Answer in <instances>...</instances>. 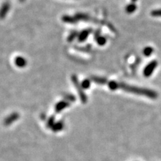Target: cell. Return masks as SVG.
<instances>
[{"instance_id":"obj_1","label":"cell","mask_w":161,"mask_h":161,"mask_svg":"<svg viewBox=\"0 0 161 161\" xmlns=\"http://www.w3.org/2000/svg\"><path fill=\"white\" fill-rule=\"evenodd\" d=\"M119 89H122L126 92L135 93L137 95H145L151 99H156L158 97L157 93L155 92V91L148 89L134 87V86L126 85L123 83H119Z\"/></svg>"},{"instance_id":"obj_2","label":"cell","mask_w":161,"mask_h":161,"mask_svg":"<svg viewBox=\"0 0 161 161\" xmlns=\"http://www.w3.org/2000/svg\"><path fill=\"white\" fill-rule=\"evenodd\" d=\"M71 79L72 81H73V83L74 84V87L77 88V89L78 91V93L79 95H80V98L81 99V101L83 103V104H85L86 102H87V96H86V95L85 94V93L83 92V88L81 87L80 83L79 82V80L77 79V77L76 75H74V74H73L71 77Z\"/></svg>"},{"instance_id":"obj_3","label":"cell","mask_w":161,"mask_h":161,"mask_svg":"<svg viewBox=\"0 0 161 161\" xmlns=\"http://www.w3.org/2000/svg\"><path fill=\"white\" fill-rule=\"evenodd\" d=\"M157 65L158 62L156 61V60H152L150 63L147 65V66L144 68L143 71L144 77H149L151 76V74H152L155 69L157 67Z\"/></svg>"},{"instance_id":"obj_4","label":"cell","mask_w":161,"mask_h":161,"mask_svg":"<svg viewBox=\"0 0 161 161\" xmlns=\"http://www.w3.org/2000/svg\"><path fill=\"white\" fill-rule=\"evenodd\" d=\"M20 118V114L18 112H13L9 115L8 117H6L4 120V125L6 126H8L12 124L13 122L17 121Z\"/></svg>"},{"instance_id":"obj_5","label":"cell","mask_w":161,"mask_h":161,"mask_svg":"<svg viewBox=\"0 0 161 161\" xmlns=\"http://www.w3.org/2000/svg\"><path fill=\"white\" fill-rule=\"evenodd\" d=\"M91 32V29H87V30H84L82 32H81L80 34L78 35V40L80 43H83L87 39L89 35L90 34Z\"/></svg>"},{"instance_id":"obj_6","label":"cell","mask_w":161,"mask_h":161,"mask_svg":"<svg viewBox=\"0 0 161 161\" xmlns=\"http://www.w3.org/2000/svg\"><path fill=\"white\" fill-rule=\"evenodd\" d=\"M69 105L70 104L69 102L65 101L59 102L55 106V111L57 113H59L60 111H61L62 110V109H64L65 108H66L67 107H68Z\"/></svg>"},{"instance_id":"obj_7","label":"cell","mask_w":161,"mask_h":161,"mask_svg":"<svg viewBox=\"0 0 161 161\" xmlns=\"http://www.w3.org/2000/svg\"><path fill=\"white\" fill-rule=\"evenodd\" d=\"M62 20L65 23H68V24H76L77 23L78 20L75 18V16H63L62 18Z\"/></svg>"},{"instance_id":"obj_8","label":"cell","mask_w":161,"mask_h":161,"mask_svg":"<svg viewBox=\"0 0 161 161\" xmlns=\"http://www.w3.org/2000/svg\"><path fill=\"white\" fill-rule=\"evenodd\" d=\"M91 80L93 82L99 84V85H104V84L107 83V80L106 78L101 77L92 76L91 77Z\"/></svg>"},{"instance_id":"obj_9","label":"cell","mask_w":161,"mask_h":161,"mask_svg":"<svg viewBox=\"0 0 161 161\" xmlns=\"http://www.w3.org/2000/svg\"><path fill=\"white\" fill-rule=\"evenodd\" d=\"M75 18L77 19V20H81V21H89L91 20V18L87 14H85L84 13H77V14L74 16Z\"/></svg>"},{"instance_id":"obj_10","label":"cell","mask_w":161,"mask_h":161,"mask_svg":"<svg viewBox=\"0 0 161 161\" xmlns=\"http://www.w3.org/2000/svg\"><path fill=\"white\" fill-rule=\"evenodd\" d=\"M64 127V123L62 122H59L55 123L52 127V130L54 132H59L62 130Z\"/></svg>"},{"instance_id":"obj_11","label":"cell","mask_w":161,"mask_h":161,"mask_svg":"<svg viewBox=\"0 0 161 161\" xmlns=\"http://www.w3.org/2000/svg\"><path fill=\"white\" fill-rule=\"evenodd\" d=\"M137 8L136 5L134 3H132L128 5L126 8V11L128 13H134L135 11H136Z\"/></svg>"},{"instance_id":"obj_12","label":"cell","mask_w":161,"mask_h":161,"mask_svg":"<svg viewBox=\"0 0 161 161\" xmlns=\"http://www.w3.org/2000/svg\"><path fill=\"white\" fill-rule=\"evenodd\" d=\"M108 87L111 90L115 91L119 89V83L116 82L115 81H111L108 82Z\"/></svg>"},{"instance_id":"obj_13","label":"cell","mask_w":161,"mask_h":161,"mask_svg":"<svg viewBox=\"0 0 161 161\" xmlns=\"http://www.w3.org/2000/svg\"><path fill=\"white\" fill-rule=\"evenodd\" d=\"M154 52V49L152 47H150V46H147L143 50V54L144 56L146 57H150L152 55V54Z\"/></svg>"},{"instance_id":"obj_14","label":"cell","mask_w":161,"mask_h":161,"mask_svg":"<svg viewBox=\"0 0 161 161\" xmlns=\"http://www.w3.org/2000/svg\"><path fill=\"white\" fill-rule=\"evenodd\" d=\"M95 40H96V42L97 43V44L100 46L105 45V44H106V42H107L106 38H105V37L101 36H98L97 38H95Z\"/></svg>"},{"instance_id":"obj_15","label":"cell","mask_w":161,"mask_h":161,"mask_svg":"<svg viewBox=\"0 0 161 161\" xmlns=\"http://www.w3.org/2000/svg\"><path fill=\"white\" fill-rule=\"evenodd\" d=\"M55 116H51L50 118H48V120L47 121V123H46V126H47L48 128H52V127L53 126L54 124L55 123Z\"/></svg>"},{"instance_id":"obj_16","label":"cell","mask_w":161,"mask_h":161,"mask_svg":"<svg viewBox=\"0 0 161 161\" xmlns=\"http://www.w3.org/2000/svg\"><path fill=\"white\" fill-rule=\"evenodd\" d=\"M78 33L77 31H73L72 32L71 34H69V36L68 37V41L69 42H72L74 39H75V38L78 37Z\"/></svg>"},{"instance_id":"obj_17","label":"cell","mask_w":161,"mask_h":161,"mask_svg":"<svg viewBox=\"0 0 161 161\" xmlns=\"http://www.w3.org/2000/svg\"><path fill=\"white\" fill-rule=\"evenodd\" d=\"M91 85V81L89 79H85L82 83H81V87L83 89H88Z\"/></svg>"},{"instance_id":"obj_18","label":"cell","mask_w":161,"mask_h":161,"mask_svg":"<svg viewBox=\"0 0 161 161\" xmlns=\"http://www.w3.org/2000/svg\"><path fill=\"white\" fill-rule=\"evenodd\" d=\"M150 14L153 17H161V9L152 11Z\"/></svg>"},{"instance_id":"obj_19","label":"cell","mask_w":161,"mask_h":161,"mask_svg":"<svg viewBox=\"0 0 161 161\" xmlns=\"http://www.w3.org/2000/svg\"><path fill=\"white\" fill-rule=\"evenodd\" d=\"M65 99L69 100V101H74V100H76V98L74 97L73 95H69V94H67V95H65V97H64Z\"/></svg>"},{"instance_id":"obj_20","label":"cell","mask_w":161,"mask_h":161,"mask_svg":"<svg viewBox=\"0 0 161 161\" xmlns=\"http://www.w3.org/2000/svg\"><path fill=\"white\" fill-rule=\"evenodd\" d=\"M132 1H133V3H134V2H136L137 1V0H132Z\"/></svg>"}]
</instances>
